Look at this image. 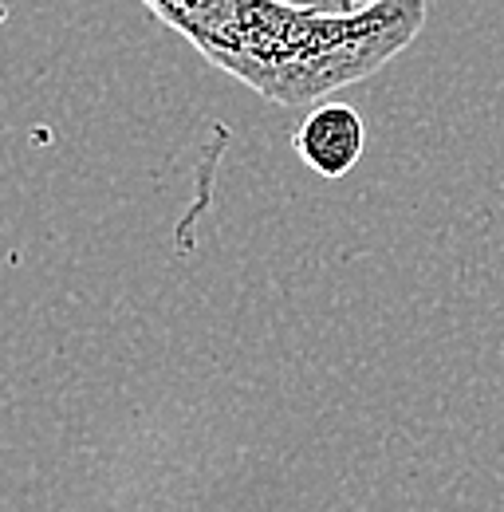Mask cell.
<instances>
[{
	"mask_svg": "<svg viewBox=\"0 0 504 512\" xmlns=\"http://www.w3.org/2000/svg\"><path fill=\"white\" fill-rule=\"evenodd\" d=\"M221 71L280 107H312L375 75L426 24V0L315 12L284 0H142Z\"/></svg>",
	"mask_w": 504,
	"mask_h": 512,
	"instance_id": "1",
	"label": "cell"
},
{
	"mask_svg": "<svg viewBox=\"0 0 504 512\" xmlns=\"http://www.w3.org/2000/svg\"><path fill=\"white\" fill-rule=\"evenodd\" d=\"M296 154L319 178H343L359 166L367 127L355 107L347 103H319L312 115L296 127Z\"/></svg>",
	"mask_w": 504,
	"mask_h": 512,
	"instance_id": "2",
	"label": "cell"
},
{
	"mask_svg": "<svg viewBox=\"0 0 504 512\" xmlns=\"http://www.w3.org/2000/svg\"><path fill=\"white\" fill-rule=\"evenodd\" d=\"M284 4H300V8H315V12H347L343 0H284Z\"/></svg>",
	"mask_w": 504,
	"mask_h": 512,
	"instance_id": "3",
	"label": "cell"
},
{
	"mask_svg": "<svg viewBox=\"0 0 504 512\" xmlns=\"http://www.w3.org/2000/svg\"><path fill=\"white\" fill-rule=\"evenodd\" d=\"M371 4H378V0H343L347 12H363V8H371Z\"/></svg>",
	"mask_w": 504,
	"mask_h": 512,
	"instance_id": "4",
	"label": "cell"
}]
</instances>
